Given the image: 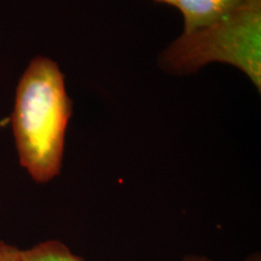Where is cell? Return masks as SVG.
<instances>
[{
  "mask_svg": "<svg viewBox=\"0 0 261 261\" xmlns=\"http://www.w3.org/2000/svg\"><path fill=\"white\" fill-rule=\"evenodd\" d=\"M71 114L73 102L58 64L35 57L18 81L11 125L19 163L38 184L60 174Z\"/></svg>",
  "mask_w": 261,
  "mask_h": 261,
  "instance_id": "1",
  "label": "cell"
},
{
  "mask_svg": "<svg viewBox=\"0 0 261 261\" xmlns=\"http://www.w3.org/2000/svg\"><path fill=\"white\" fill-rule=\"evenodd\" d=\"M261 0H249L214 23L184 32L160 57V65L175 75L192 74L211 62L242 70L261 89Z\"/></svg>",
  "mask_w": 261,
  "mask_h": 261,
  "instance_id": "2",
  "label": "cell"
},
{
  "mask_svg": "<svg viewBox=\"0 0 261 261\" xmlns=\"http://www.w3.org/2000/svg\"><path fill=\"white\" fill-rule=\"evenodd\" d=\"M248 2L249 0H177L175 6L184 17V32L188 33L214 23Z\"/></svg>",
  "mask_w": 261,
  "mask_h": 261,
  "instance_id": "3",
  "label": "cell"
},
{
  "mask_svg": "<svg viewBox=\"0 0 261 261\" xmlns=\"http://www.w3.org/2000/svg\"><path fill=\"white\" fill-rule=\"evenodd\" d=\"M23 261H85L58 240L42 241L22 250Z\"/></svg>",
  "mask_w": 261,
  "mask_h": 261,
  "instance_id": "4",
  "label": "cell"
},
{
  "mask_svg": "<svg viewBox=\"0 0 261 261\" xmlns=\"http://www.w3.org/2000/svg\"><path fill=\"white\" fill-rule=\"evenodd\" d=\"M0 261H23L22 250L0 240Z\"/></svg>",
  "mask_w": 261,
  "mask_h": 261,
  "instance_id": "5",
  "label": "cell"
},
{
  "mask_svg": "<svg viewBox=\"0 0 261 261\" xmlns=\"http://www.w3.org/2000/svg\"><path fill=\"white\" fill-rule=\"evenodd\" d=\"M180 261H213V260H211L210 257H207V256L190 255V256H187V257H184V259L180 260Z\"/></svg>",
  "mask_w": 261,
  "mask_h": 261,
  "instance_id": "6",
  "label": "cell"
},
{
  "mask_svg": "<svg viewBox=\"0 0 261 261\" xmlns=\"http://www.w3.org/2000/svg\"><path fill=\"white\" fill-rule=\"evenodd\" d=\"M156 2L165 3V4H168V5H172V6H175V4H177V0H156Z\"/></svg>",
  "mask_w": 261,
  "mask_h": 261,
  "instance_id": "7",
  "label": "cell"
},
{
  "mask_svg": "<svg viewBox=\"0 0 261 261\" xmlns=\"http://www.w3.org/2000/svg\"><path fill=\"white\" fill-rule=\"evenodd\" d=\"M243 261H261V259H260V255H259V254H255V255L249 256V257H248V259L243 260Z\"/></svg>",
  "mask_w": 261,
  "mask_h": 261,
  "instance_id": "8",
  "label": "cell"
},
{
  "mask_svg": "<svg viewBox=\"0 0 261 261\" xmlns=\"http://www.w3.org/2000/svg\"><path fill=\"white\" fill-rule=\"evenodd\" d=\"M3 126H4V121H0V128H2Z\"/></svg>",
  "mask_w": 261,
  "mask_h": 261,
  "instance_id": "9",
  "label": "cell"
}]
</instances>
